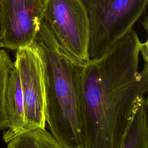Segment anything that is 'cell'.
Wrapping results in <instances>:
<instances>
[{"label":"cell","mask_w":148,"mask_h":148,"mask_svg":"<svg viewBox=\"0 0 148 148\" xmlns=\"http://www.w3.org/2000/svg\"><path fill=\"white\" fill-rule=\"evenodd\" d=\"M120 148H148L147 100L145 95L134 105Z\"/></svg>","instance_id":"cell-8"},{"label":"cell","mask_w":148,"mask_h":148,"mask_svg":"<svg viewBox=\"0 0 148 148\" xmlns=\"http://www.w3.org/2000/svg\"><path fill=\"white\" fill-rule=\"evenodd\" d=\"M90 25L88 57L98 58L132 29L148 0H82Z\"/></svg>","instance_id":"cell-3"},{"label":"cell","mask_w":148,"mask_h":148,"mask_svg":"<svg viewBox=\"0 0 148 148\" xmlns=\"http://www.w3.org/2000/svg\"><path fill=\"white\" fill-rule=\"evenodd\" d=\"M46 0H0V47L17 50L32 45Z\"/></svg>","instance_id":"cell-6"},{"label":"cell","mask_w":148,"mask_h":148,"mask_svg":"<svg viewBox=\"0 0 148 148\" xmlns=\"http://www.w3.org/2000/svg\"><path fill=\"white\" fill-rule=\"evenodd\" d=\"M140 41L132 28L101 57L84 65L82 79L83 148H120L137 99L148 91V62L138 71Z\"/></svg>","instance_id":"cell-1"},{"label":"cell","mask_w":148,"mask_h":148,"mask_svg":"<svg viewBox=\"0 0 148 148\" xmlns=\"http://www.w3.org/2000/svg\"><path fill=\"white\" fill-rule=\"evenodd\" d=\"M42 21L66 54L83 64L90 60V21L82 0H46Z\"/></svg>","instance_id":"cell-4"},{"label":"cell","mask_w":148,"mask_h":148,"mask_svg":"<svg viewBox=\"0 0 148 148\" xmlns=\"http://www.w3.org/2000/svg\"><path fill=\"white\" fill-rule=\"evenodd\" d=\"M16 66L24 100V131L46 127L44 62L38 43L16 50Z\"/></svg>","instance_id":"cell-5"},{"label":"cell","mask_w":148,"mask_h":148,"mask_svg":"<svg viewBox=\"0 0 148 148\" xmlns=\"http://www.w3.org/2000/svg\"><path fill=\"white\" fill-rule=\"evenodd\" d=\"M5 106L8 120V128L3 134V140L8 143L13 138L24 131L25 106L19 73L13 65L9 74Z\"/></svg>","instance_id":"cell-7"},{"label":"cell","mask_w":148,"mask_h":148,"mask_svg":"<svg viewBox=\"0 0 148 148\" xmlns=\"http://www.w3.org/2000/svg\"><path fill=\"white\" fill-rule=\"evenodd\" d=\"M6 148H64L45 128L25 131L10 140Z\"/></svg>","instance_id":"cell-9"},{"label":"cell","mask_w":148,"mask_h":148,"mask_svg":"<svg viewBox=\"0 0 148 148\" xmlns=\"http://www.w3.org/2000/svg\"><path fill=\"white\" fill-rule=\"evenodd\" d=\"M13 65L8 53L0 49V131L7 130L8 120L5 106V97L9 74Z\"/></svg>","instance_id":"cell-10"},{"label":"cell","mask_w":148,"mask_h":148,"mask_svg":"<svg viewBox=\"0 0 148 148\" xmlns=\"http://www.w3.org/2000/svg\"><path fill=\"white\" fill-rule=\"evenodd\" d=\"M140 53H141L145 61L148 62L147 57V41L145 43H141L140 46Z\"/></svg>","instance_id":"cell-11"},{"label":"cell","mask_w":148,"mask_h":148,"mask_svg":"<svg viewBox=\"0 0 148 148\" xmlns=\"http://www.w3.org/2000/svg\"><path fill=\"white\" fill-rule=\"evenodd\" d=\"M35 41L44 62L46 122L64 148H83L82 79L85 64L66 54L41 21Z\"/></svg>","instance_id":"cell-2"}]
</instances>
